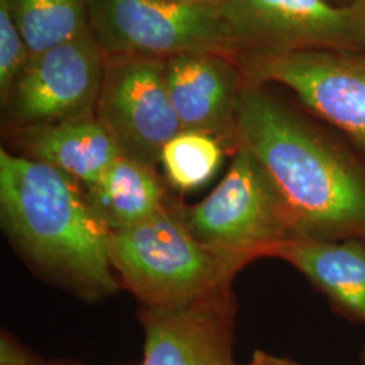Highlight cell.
Wrapping results in <instances>:
<instances>
[{"label":"cell","mask_w":365,"mask_h":365,"mask_svg":"<svg viewBox=\"0 0 365 365\" xmlns=\"http://www.w3.org/2000/svg\"><path fill=\"white\" fill-rule=\"evenodd\" d=\"M220 10L238 53L365 51V1L226 0Z\"/></svg>","instance_id":"cell-7"},{"label":"cell","mask_w":365,"mask_h":365,"mask_svg":"<svg viewBox=\"0 0 365 365\" xmlns=\"http://www.w3.org/2000/svg\"><path fill=\"white\" fill-rule=\"evenodd\" d=\"M105 58L91 30L30 56L6 102L10 119L27 129L95 115Z\"/></svg>","instance_id":"cell-9"},{"label":"cell","mask_w":365,"mask_h":365,"mask_svg":"<svg viewBox=\"0 0 365 365\" xmlns=\"http://www.w3.org/2000/svg\"><path fill=\"white\" fill-rule=\"evenodd\" d=\"M185 3H195V4H205V6H212V7H221L226 0H182Z\"/></svg>","instance_id":"cell-20"},{"label":"cell","mask_w":365,"mask_h":365,"mask_svg":"<svg viewBox=\"0 0 365 365\" xmlns=\"http://www.w3.org/2000/svg\"><path fill=\"white\" fill-rule=\"evenodd\" d=\"M182 220L203 245L240 268L274 257L299 238L268 178L244 149H235L221 182Z\"/></svg>","instance_id":"cell-4"},{"label":"cell","mask_w":365,"mask_h":365,"mask_svg":"<svg viewBox=\"0 0 365 365\" xmlns=\"http://www.w3.org/2000/svg\"><path fill=\"white\" fill-rule=\"evenodd\" d=\"M361 360H363V365H365V348L363 349V356H361Z\"/></svg>","instance_id":"cell-21"},{"label":"cell","mask_w":365,"mask_h":365,"mask_svg":"<svg viewBox=\"0 0 365 365\" xmlns=\"http://www.w3.org/2000/svg\"><path fill=\"white\" fill-rule=\"evenodd\" d=\"M141 365H237L232 291L170 306H144Z\"/></svg>","instance_id":"cell-10"},{"label":"cell","mask_w":365,"mask_h":365,"mask_svg":"<svg viewBox=\"0 0 365 365\" xmlns=\"http://www.w3.org/2000/svg\"><path fill=\"white\" fill-rule=\"evenodd\" d=\"M24 141L31 158L52 165L87 187L98 182L123 155L96 115L27 128Z\"/></svg>","instance_id":"cell-13"},{"label":"cell","mask_w":365,"mask_h":365,"mask_svg":"<svg viewBox=\"0 0 365 365\" xmlns=\"http://www.w3.org/2000/svg\"><path fill=\"white\" fill-rule=\"evenodd\" d=\"M274 257L304 274L334 310L365 322V242L297 238L284 244Z\"/></svg>","instance_id":"cell-12"},{"label":"cell","mask_w":365,"mask_h":365,"mask_svg":"<svg viewBox=\"0 0 365 365\" xmlns=\"http://www.w3.org/2000/svg\"><path fill=\"white\" fill-rule=\"evenodd\" d=\"M222 143L205 133L182 130L161 152V164L170 182L180 190H195L206 184L220 168Z\"/></svg>","instance_id":"cell-16"},{"label":"cell","mask_w":365,"mask_h":365,"mask_svg":"<svg viewBox=\"0 0 365 365\" xmlns=\"http://www.w3.org/2000/svg\"><path fill=\"white\" fill-rule=\"evenodd\" d=\"M356 1H365V0H356Z\"/></svg>","instance_id":"cell-23"},{"label":"cell","mask_w":365,"mask_h":365,"mask_svg":"<svg viewBox=\"0 0 365 365\" xmlns=\"http://www.w3.org/2000/svg\"><path fill=\"white\" fill-rule=\"evenodd\" d=\"M92 0H7L30 54L90 31Z\"/></svg>","instance_id":"cell-15"},{"label":"cell","mask_w":365,"mask_h":365,"mask_svg":"<svg viewBox=\"0 0 365 365\" xmlns=\"http://www.w3.org/2000/svg\"><path fill=\"white\" fill-rule=\"evenodd\" d=\"M87 188L90 206L110 232L130 227L164 207L153 167L126 155L118 157Z\"/></svg>","instance_id":"cell-14"},{"label":"cell","mask_w":365,"mask_h":365,"mask_svg":"<svg viewBox=\"0 0 365 365\" xmlns=\"http://www.w3.org/2000/svg\"><path fill=\"white\" fill-rule=\"evenodd\" d=\"M105 56L96 118L123 155L153 167L165 144L182 131L167 88V58Z\"/></svg>","instance_id":"cell-8"},{"label":"cell","mask_w":365,"mask_h":365,"mask_svg":"<svg viewBox=\"0 0 365 365\" xmlns=\"http://www.w3.org/2000/svg\"><path fill=\"white\" fill-rule=\"evenodd\" d=\"M161 1H182V0H161Z\"/></svg>","instance_id":"cell-22"},{"label":"cell","mask_w":365,"mask_h":365,"mask_svg":"<svg viewBox=\"0 0 365 365\" xmlns=\"http://www.w3.org/2000/svg\"><path fill=\"white\" fill-rule=\"evenodd\" d=\"M115 274L145 306L206 299L230 289L241 269L192 235L165 206L130 227L111 232Z\"/></svg>","instance_id":"cell-3"},{"label":"cell","mask_w":365,"mask_h":365,"mask_svg":"<svg viewBox=\"0 0 365 365\" xmlns=\"http://www.w3.org/2000/svg\"><path fill=\"white\" fill-rule=\"evenodd\" d=\"M0 365H38L27 359L24 353L19 352L16 346L11 345L6 339H1V356Z\"/></svg>","instance_id":"cell-18"},{"label":"cell","mask_w":365,"mask_h":365,"mask_svg":"<svg viewBox=\"0 0 365 365\" xmlns=\"http://www.w3.org/2000/svg\"><path fill=\"white\" fill-rule=\"evenodd\" d=\"M170 102L182 130L199 131L235 148V115L245 80L233 57L179 54L165 60Z\"/></svg>","instance_id":"cell-11"},{"label":"cell","mask_w":365,"mask_h":365,"mask_svg":"<svg viewBox=\"0 0 365 365\" xmlns=\"http://www.w3.org/2000/svg\"><path fill=\"white\" fill-rule=\"evenodd\" d=\"M247 365H298L292 361H289L287 359H280V357H274L268 353L257 351L253 354L252 360Z\"/></svg>","instance_id":"cell-19"},{"label":"cell","mask_w":365,"mask_h":365,"mask_svg":"<svg viewBox=\"0 0 365 365\" xmlns=\"http://www.w3.org/2000/svg\"><path fill=\"white\" fill-rule=\"evenodd\" d=\"M72 178L34 158L0 152V206L9 235L30 260L83 294L117 289L111 232Z\"/></svg>","instance_id":"cell-2"},{"label":"cell","mask_w":365,"mask_h":365,"mask_svg":"<svg viewBox=\"0 0 365 365\" xmlns=\"http://www.w3.org/2000/svg\"><path fill=\"white\" fill-rule=\"evenodd\" d=\"M90 29L105 54L170 58L238 53L220 7L161 0H92Z\"/></svg>","instance_id":"cell-5"},{"label":"cell","mask_w":365,"mask_h":365,"mask_svg":"<svg viewBox=\"0 0 365 365\" xmlns=\"http://www.w3.org/2000/svg\"><path fill=\"white\" fill-rule=\"evenodd\" d=\"M349 51L242 52L245 83H279L317 117L344 133L365 156V54Z\"/></svg>","instance_id":"cell-6"},{"label":"cell","mask_w":365,"mask_h":365,"mask_svg":"<svg viewBox=\"0 0 365 365\" xmlns=\"http://www.w3.org/2000/svg\"><path fill=\"white\" fill-rule=\"evenodd\" d=\"M235 150L268 178L299 238L365 242V160L245 83L235 115Z\"/></svg>","instance_id":"cell-1"},{"label":"cell","mask_w":365,"mask_h":365,"mask_svg":"<svg viewBox=\"0 0 365 365\" xmlns=\"http://www.w3.org/2000/svg\"><path fill=\"white\" fill-rule=\"evenodd\" d=\"M30 51L14 21L7 0H0V95L7 102L30 60Z\"/></svg>","instance_id":"cell-17"}]
</instances>
